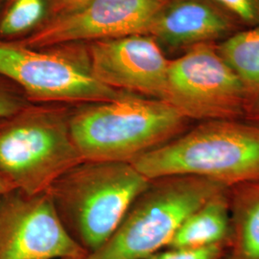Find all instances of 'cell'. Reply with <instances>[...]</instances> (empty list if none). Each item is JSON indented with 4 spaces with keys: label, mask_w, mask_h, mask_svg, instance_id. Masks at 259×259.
<instances>
[{
    "label": "cell",
    "mask_w": 259,
    "mask_h": 259,
    "mask_svg": "<svg viewBox=\"0 0 259 259\" xmlns=\"http://www.w3.org/2000/svg\"><path fill=\"white\" fill-rule=\"evenodd\" d=\"M229 250V243L205 248H168L159 250L148 259H223Z\"/></svg>",
    "instance_id": "cell-16"
},
{
    "label": "cell",
    "mask_w": 259,
    "mask_h": 259,
    "mask_svg": "<svg viewBox=\"0 0 259 259\" xmlns=\"http://www.w3.org/2000/svg\"><path fill=\"white\" fill-rule=\"evenodd\" d=\"M30 103L17 84L0 76V116L16 112Z\"/></svg>",
    "instance_id": "cell-18"
},
{
    "label": "cell",
    "mask_w": 259,
    "mask_h": 259,
    "mask_svg": "<svg viewBox=\"0 0 259 259\" xmlns=\"http://www.w3.org/2000/svg\"><path fill=\"white\" fill-rule=\"evenodd\" d=\"M228 189L198 177L150 180L111 238L87 259H148L170 245L192 213Z\"/></svg>",
    "instance_id": "cell-5"
},
{
    "label": "cell",
    "mask_w": 259,
    "mask_h": 259,
    "mask_svg": "<svg viewBox=\"0 0 259 259\" xmlns=\"http://www.w3.org/2000/svg\"><path fill=\"white\" fill-rule=\"evenodd\" d=\"M229 11L245 28L259 25V0H213Z\"/></svg>",
    "instance_id": "cell-17"
},
{
    "label": "cell",
    "mask_w": 259,
    "mask_h": 259,
    "mask_svg": "<svg viewBox=\"0 0 259 259\" xmlns=\"http://www.w3.org/2000/svg\"><path fill=\"white\" fill-rule=\"evenodd\" d=\"M94 78L115 91L163 100L170 60L146 34L84 44Z\"/></svg>",
    "instance_id": "cell-10"
},
{
    "label": "cell",
    "mask_w": 259,
    "mask_h": 259,
    "mask_svg": "<svg viewBox=\"0 0 259 259\" xmlns=\"http://www.w3.org/2000/svg\"><path fill=\"white\" fill-rule=\"evenodd\" d=\"M168 0H89L52 17L30 36L18 40L32 48L88 44L146 34Z\"/></svg>",
    "instance_id": "cell-9"
},
{
    "label": "cell",
    "mask_w": 259,
    "mask_h": 259,
    "mask_svg": "<svg viewBox=\"0 0 259 259\" xmlns=\"http://www.w3.org/2000/svg\"><path fill=\"white\" fill-rule=\"evenodd\" d=\"M131 163L148 180L198 177L230 188L259 179V127L244 120L204 121Z\"/></svg>",
    "instance_id": "cell-2"
},
{
    "label": "cell",
    "mask_w": 259,
    "mask_h": 259,
    "mask_svg": "<svg viewBox=\"0 0 259 259\" xmlns=\"http://www.w3.org/2000/svg\"><path fill=\"white\" fill-rule=\"evenodd\" d=\"M0 76L17 84L31 103L78 106L121 93L94 78L84 44L37 49L0 39Z\"/></svg>",
    "instance_id": "cell-6"
},
{
    "label": "cell",
    "mask_w": 259,
    "mask_h": 259,
    "mask_svg": "<svg viewBox=\"0 0 259 259\" xmlns=\"http://www.w3.org/2000/svg\"><path fill=\"white\" fill-rule=\"evenodd\" d=\"M0 3H1V0H0Z\"/></svg>",
    "instance_id": "cell-23"
},
{
    "label": "cell",
    "mask_w": 259,
    "mask_h": 259,
    "mask_svg": "<svg viewBox=\"0 0 259 259\" xmlns=\"http://www.w3.org/2000/svg\"><path fill=\"white\" fill-rule=\"evenodd\" d=\"M88 251L65 230L48 191L0 195V259H75Z\"/></svg>",
    "instance_id": "cell-8"
},
{
    "label": "cell",
    "mask_w": 259,
    "mask_h": 259,
    "mask_svg": "<svg viewBox=\"0 0 259 259\" xmlns=\"http://www.w3.org/2000/svg\"><path fill=\"white\" fill-rule=\"evenodd\" d=\"M16 188L17 187L10 181L9 179L0 174V195L5 194Z\"/></svg>",
    "instance_id": "cell-21"
},
{
    "label": "cell",
    "mask_w": 259,
    "mask_h": 259,
    "mask_svg": "<svg viewBox=\"0 0 259 259\" xmlns=\"http://www.w3.org/2000/svg\"><path fill=\"white\" fill-rule=\"evenodd\" d=\"M216 47L240 79L249 101L259 97V25L242 29Z\"/></svg>",
    "instance_id": "cell-14"
},
{
    "label": "cell",
    "mask_w": 259,
    "mask_h": 259,
    "mask_svg": "<svg viewBox=\"0 0 259 259\" xmlns=\"http://www.w3.org/2000/svg\"><path fill=\"white\" fill-rule=\"evenodd\" d=\"M223 259H224V258H223Z\"/></svg>",
    "instance_id": "cell-24"
},
{
    "label": "cell",
    "mask_w": 259,
    "mask_h": 259,
    "mask_svg": "<svg viewBox=\"0 0 259 259\" xmlns=\"http://www.w3.org/2000/svg\"><path fill=\"white\" fill-rule=\"evenodd\" d=\"M170 104L121 92L109 101L74 106L70 129L84 160L132 162L189 128Z\"/></svg>",
    "instance_id": "cell-1"
},
{
    "label": "cell",
    "mask_w": 259,
    "mask_h": 259,
    "mask_svg": "<svg viewBox=\"0 0 259 259\" xmlns=\"http://www.w3.org/2000/svg\"><path fill=\"white\" fill-rule=\"evenodd\" d=\"M243 120L259 127V97L248 102Z\"/></svg>",
    "instance_id": "cell-20"
},
{
    "label": "cell",
    "mask_w": 259,
    "mask_h": 259,
    "mask_svg": "<svg viewBox=\"0 0 259 259\" xmlns=\"http://www.w3.org/2000/svg\"><path fill=\"white\" fill-rule=\"evenodd\" d=\"M75 259H87V256H85V257H83V258H75Z\"/></svg>",
    "instance_id": "cell-22"
},
{
    "label": "cell",
    "mask_w": 259,
    "mask_h": 259,
    "mask_svg": "<svg viewBox=\"0 0 259 259\" xmlns=\"http://www.w3.org/2000/svg\"><path fill=\"white\" fill-rule=\"evenodd\" d=\"M240 21L213 0H168L151 22L146 35L160 47L186 50L217 44L244 29Z\"/></svg>",
    "instance_id": "cell-11"
},
{
    "label": "cell",
    "mask_w": 259,
    "mask_h": 259,
    "mask_svg": "<svg viewBox=\"0 0 259 259\" xmlns=\"http://www.w3.org/2000/svg\"><path fill=\"white\" fill-rule=\"evenodd\" d=\"M163 101L189 120H243L249 98L216 44L190 47L170 60Z\"/></svg>",
    "instance_id": "cell-7"
},
{
    "label": "cell",
    "mask_w": 259,
    "mask_h": 259,
    "mask_svg": "<svg viewBox=\"0 0 259 259\" xmlns=\"http://www.w3.org/2000/svg\"><path fill=\"white\" fill-rule=\"evenodd\" d=\"M229 190L215 196L192 213L168 248L195 249L229 243L232 230Z\"/></svg>",
    "instance_id": "cell-13"
},
{
    "label": "cell",
    "mask_w": 259,
    "mask_h": 259,
    "mask_svg": "<svg viewBox=\"0 0 259 259\" xmlns=\"http://www.w3.org/2000/svg\"><path fill=\"white\" fill-rule=\"evenodd\" d=\"M87 1L89 0H50V18L75 9Z\"/></svg>",
    "instance_id": "cell-19"
},
{
    "label": "cell",
    "mask_w": 259,
    "mask_h": 259,
    "mask_svg": "<svg viewBox=\"0 0 259 259\" xmlns=\"http://www.w3.org/2000/svg\"><path fill=\"white\" fill-rule=\"evenodd\" d=\"M149 182L130 162L83 160L47 191L65 230L90 254L111 238Z\"/></svg>",
    "instance_id": "cell-3"
},
{
    "label": "cell",
    "mask_w": 259,
    "mask_h": 259,
    "mask_svg": "<svg viewBox=\"0 0 259 259\" xmlns=\"http://www.w3.org/2000/svg\"><path fill=\"white\" fill-rule=\"evenodd\" d=\"M231 237L224 259H259V179L230 187Z\"/></svg>",
    "instance_id": "cell-12"
},
{
    "label": "cell",
    "mask_w": 259,
    "mask_h": 259,
    "mask_svg": "<svg viewBox=\"0 0 259 259\" xmlns=\"http://www.w3.org/2000/svg\"><path fill=\"white\" fill-rule=\"evenodd\" d=\"M50 18V0H1L0 39L18 41Z\"/></svg>",
    "instance_id": "cell-15"
},
{
    "label": "cell",
    "mask_w": 259,
    "mask_h": 259,
    "mask_svg": "<svg viewBox=\"0 0 259 259\" xmlns=\"http://www.w3.org/2000/svg\"><path fill=\"white\" fill-rule=\"evenodd\" d=\"M73 107L30 103L0 116V174L18 189L37 194L84 160L71 135Z\"/></svg>",
    "instance_id": "cell-4"
}]
</instances>
